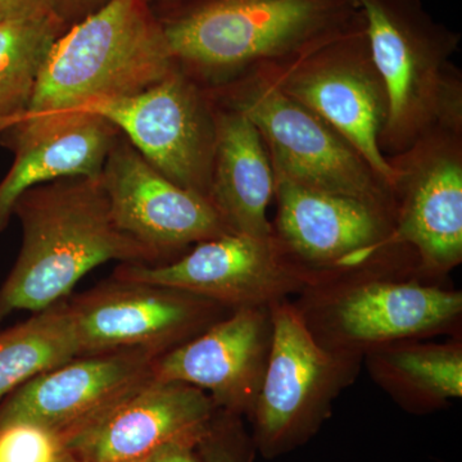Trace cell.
<instances>
[{
	"mask_svg": "<svg viewBox=\"0 0 462 462\" xmlns=\"http://www.w3.org/2000/svg\"><path fill=\"white\" fill-rule=\"evenodd\" d=\"M270 312L272 351L248 420L254 448L272 460L318 433L364 360L324 348L291 300L273 303Z\"/></svg>",
	"mask_w": 462,
	"mask_h": 462,
	"instance_id": "ba28073f",
	"label": "cell"
},
{
	"mask_svg": "<svg viewBox=\"0 0 462 462\" xmlns=\"http://www.w3.org/2000/svg\"><path fill=\"white\" fill-rule=\"evenodd\" d=\"M66 300L0 333V403L35 376L78 357Z\"/></svg>",
	"mask_w": 462,
	"mask_h": 462,
	"instance_id": "44dd1931",
	"label": "cell"
},
{
	"mask_svg": "<svg viewBox=\"0 0 462 462\" xmlns=\"http://www.w3.org/2000/svg\"><path fill=\"white\" fill-rule=\"evenodd\" d=\"M370 53L387 93L380 148L402 153L424 136L462 127V83L454 63L460 35L420 0H357Z\"/></svg>",
	"mask_w": 462,
	"mask_h": 462,
	"instance_id": "277c9868",
	"label": "cell"
},
{
	"mask_svg": "<svg viewBox=\"0 0 462 462\" xmlns=\"http://www.w3.org/2000/svg\"><path fill=\"white\" fill-rule=\"evenodd\" d=\"M176 69L147 0H111L57 39L26 114L11 129L50 123L94 99L142 93Z\"/></svg>",
	"mask_w": 462,
	"mask_h": 462,
	"instance_id": "7a4b0ae2",
	"label": "cell"
},
{
	"mask_svg": "<svg viewBox=\"0 0 462 462\" xmlns=\"http://www.w3.org/2000/svg\"><path fill=\"white\" fill-rule=\"evenodd\" d=\"M374 382L406 411L428 413L462 396V343L409 340L364 357Z\"/></svg>",
	"mask_w": 462,
	"mask_h": 462,
	"instance_id": "ffe728a7",
	"label": "cell"
},
{
	"mask_svg": "<svg viewBox=\"0 0 462 462\" xmlns=\"http://www.w3.org/2000/svg\"><path fill=\"white\" fill-rule=\"evenodd\" d=\"M401 275L360 273L306 289L294 303L324 348L363 360L376 349L439 336L457 327L460 291Z\"/></svg>",
	"mask_w": 462,
	"mask_h": 462,
	"instance_id": "5b68a950",
	"label": "cell"
},
{
	"mask_svg": "<svg viewBox=\"0 0 462 462\" xmlns=\"http://www.w3.org/2000/svg\"><path fill=\"white\" fill-rule=\"evenodd\" d=\"M118 135L107 120L83 111L3 133L0 143L14 152V162L0 181V233L27 190L58 179L98 178Z\"/></svg>",
	"mask_w": 462,
	"mask_h": 462,
	"instance_id": "ac0fdd59",
	"label": "cell"
},
{
	"mask_svg": "<svg viewBox=\"0 0 462 462\" xmlns=\"http://www.w3.org/2000/svg\"><path fill=\"white\" fill-rule=\"evenodd\" d=\"M111 0H57V14L67 27L98 11Z\"/></svg>",
	"mask_w": 462,
	"mask_h": 462,
	"instance_id": "484cf974",
	"label": "cell"
},
{
	"mask_svg": "<svg viewBox=\"0 0 462 462\" xmlns=\"http://www.w3.org/2000/svg\"><path fill=\"white\" fill-rule=\"evenodd\" d=\"M361 18L352 0H199L163 29L179 69L218 88L297 56Z\"/></svg>",
	"mask_w": 462,
	"mask_h": 462,
	"instance_id": "3957f363",
	"label": "cell"
},
{
	"mask_svg": "<svg viewBox=\"0 0 462 462\" xmlns=\"http://www.w3.org/2000/svg\"><path fill=\"white\" fill-rule=\"evenodd\" d=\"M62 440L39 425L16 422L0 428V462H60Z\"/></svg>",
	"mask_w": 462,
	"mask_h": 462,
	"instance_id": "603a6c76",
	"label": "cell"
},
{
	"mask_svg": "<svg viewBox=\"0 0 462 462\" xmlns=\"http://www.w3.org/2000/svg\"><path fill=\"white\" fill-rule=\"evenodd\" d=\"M217 409L206 392L152 379L66 445L85 462H148L167 447L197 448Z\"/></svg>",
	"mask_w": 462,
	"mask_h": 462,
	"instance_id": "e0dca14e",
	"label": "cell"
},
{
	"mask_svg": "<svg viewBox=\"0 0 462 462\" xmlns=\"http://www.w3.org/2000/svg\"><path fill=\"white\" fill-rule=\"evenodd\" d=\"M273 343L269 307L234 310L211 327L161 355L153 378L206 392L218 411L251 416Z\"/></svg>",
	"mask_w": 462,
	"mask_h": 462,
	"instance_id": "2e32d148",
	"label": "cell"
},
{
	"mask_svg": "<svg viewBox=\"0 0 462 462\" xmlns=\"http://www.w3.org/2000/svg\"><path fill=\"white\" fill-rule=\"evenodd\" d=\"M221 105L257 127L273 172L315 189L363 200L396 217L393 191L320 116L291 98L254 67L218 87Z\"/></svg>",
	"mask_w": 462,
	"mask_h": 462,
	"instance_id": "52a82bcc",
	"label": "cell"
},
{
	"mask_svg": "<svg viewBox=\"0 0 462 462\" xmlns=\"http://www.w3.org/2000/svg\"><path fill=\"white\" fill-rule=\"evenodd\" d=\"M149 462V461H148Z\"/></svg>",
	"mask_w": 462,
	"mask_h": 462,
	"instance_id": "1f68e13d",
	"label": "cell"
},
{
	"mask_svg": "<svg viewBox=\"0 0 462 462\" xmlns=\"http://www.w3.org/2000/svg\"><path fill=\"white\" fill-rule=\"evenodd\" d=\"M239 416L216 412L208 433L197 447L202 462H252L254 440L245 433Z\"/></svg>",
	"mask_w": 462,
	"mask_h": 462,
	"instance_id": "cb8c5ba5",
	"label": "cell"
},
{
	"mask_svg": "<svg viewBox=\"0 0 462 462\" xmlns=\"http://www.w3.org/2000/svg\"><path fill=\"white\" fill-rule=\"evenodd\" d=\"M100 182L117 226L161 257L231 234L208 199L169 180L121 134Z\"/></svg>",
	"mask_w": 462,
	"mask_h": 462,
	"instance_id": "9a60e30c",
	"label": "cell"
},
{
	"mask_svg": "<svg viewBox=\"0 0 462 462\" xmlns=\"http://www.w3.org/2000/svg\"><path fill=\"white\" fill-rule=\"evenodd\" d=\"M3 20H5V17H3V14H0V21H3Z\"/></svg>",
	"mask_w": 462,
	"mask_h": 462,
	"instance_id": "f1b7e54d",
	"label": "cell"
},
{
	"mask_svg": "<svg viewBox=\"0 0 462 462\" xmlns=\"http://www.w3.org/2000/svg\"><path fill=\"white\" fill-rule=\"evenodd\" d=\"M66 29L56 16L0 21V135L26 114L42 67Z\"/></svg>",
	"mask_w": 462,
	"mask_h": 462,
	"instance_id": "7402d4cb",
	"label": "cell"
},
{
	"mask_svg": "<svg viewBox=\"0 0 462 462\" xmlns=\"http://www.w3.org/2000/svg\"><path fill=\"white\" fill-rule=\"evenodd\" d=\"M388 160L397 209L387 245L412 249L420 278H442L462 261V127L437 130Z\"/></svg>",
	"mask_w": 462,
	"mask_h": 462,
	"instance_id": "8fae6325",
	"label": "cell"
},
{
	"mask_svg": "<svg viewBox=\"0 0 462 462\" xmlns=\"http://www.w3.org/2000/svg\"><path fill=\"white\" fill-rule=\"evenodd\" d=\"M67 305L79 356L132 349L161 356L231 312L179 289L116 278L67 298Z\"/></svg>",
	"mask_w": 462,
	"mask_h": 462,
	"instance_id": "7c38bea8",
	"label": "cell"
},
{
	"mask_svg": "<svg viewBox=\"0 0 462 462\" xmlns=\"http://www.w3.org/2000/svg\"><path fill=\"white\" fill-rule=\"evenodd\" d=\"M14 215L23 245L0 287V321L66 300L91 270L109 261L153 263L161 256L116 224L98 178L58 179L27 190Z\"/></svg>",
	"mask_w": 462,
	"mask_h": 462,
	"instance_id": "6da1fadb",
	"label": "cell"
},
{
	"mask_svg": "<svg viewBox=\"0 0 462 462\" xmlns=\"http://www.w3.org/2000/svg\"><path fill=\"white\" fill-rule=\"evenodd\" d=\"M0 14L5 18L58 17L57 0H0Z\"/></svg>",
	"mask_w": 462,
	"mask_h": 462,
	"instance_id": "d4e9b609",
	"label": "cell"
},
{
	"mask_svg": "<svg viewBox=\"0 0 462 462\" xmlns=\"http://www.w3.org/2000/svg\"><path fill=\"white\" fill-rule=\"evenodd\" d=\"M352 2L357 3V0H352ZM357 5H358V3H357Z\"/></svg>",
	"mask_w": 462,
	"mask_h": 462,
	"instance_id": "f546056e",
	"label": "cell"
},
{
	"mask_svg": "<svg viewBox=\"0 0 462 462\" xmlns=\"http://www.w3.org/2000/svg\"><path fill=\"white\" fill-rule=\"evenodd\" d=\"M60 462H85V461H83V460H81V458L76 457V456L69 454V452H67V454L65 456H63L62 460H60Z\"/></svg>",
	"mask_w": 462,
	"mask_h": 462,
	"instance_id": "83f0119b",
	"label": "cell"
},
{
	"mask_svg": "<svg viewBox=\"0 0 462 462\" xmlns=\"http://www.w3.org/2000/svg\"><path fill=\"white\" fill-rule=\"evenodd\" d=\"M147 2H151V0H147Z\"/></svg>",
	"mask_w": 462,
	"mask_h": 462,
	"instance_id": "4dcf8cb0",
	"label": "cell"
},
{
	"mask_svg": "<svg viewBox=\"0 0 462 462\" xmlns=\"http://www.w3.org/2000/svg\"><path fill=\"white\" fill-rule=\"evenodd\" d=\"M215 125L209 202L231 233L272 238L275 175L263 136L245 115L224 105L215 106Z\"/></svg>",
	"mask_w": 462,
	"mask_h": 462,
	"instance_id": "d6986e66",
	"label": "cell"
},
{
	"mask_svg": "<svg viewBox=\"0 0 462 462\" xmlns=\"http://www.w3.org/2000/svg\"><path fill=\"white\" fill-rule=\"evenodd\" d=\"M160 356L141 349L78 356L35 376L0 403V428L39 425L63 446L153 379Z\"/></svg>",
	"mask_w": 462,
	"mask_h": 462,
	"instance_id": "4fadbf2b",
	"label": "cell"
},
{
	"mask_svg": "<svg viewBox=\"0 0 462 462\" xmlns=\"http://www.w3.org/2000/svg\"><path fill=\"white\" fill-rule=\"evenodd\" d=\"M275 175L272 236L307 289L360 275L397 272L407 247L389 248L394 218L372 205Z\"/></svg>",
	"mask_w": 462,
	"mask_h": 462,
	"instance_id": "8992f818",
	"label": "cell"
},
{
	"mask_svg": "<svg viewBox=\"0 0 462 462\" xmlns=\"http://www.w3.org/2000/svg\"><path fill=\"white\" fill-rule=\"evenodd\" d=\"M114 278L179 289L229 311L269 307L307 289L282 260L273 236L233 233L200 242L171 263H124Z\"/></svg>",
	"mask_w": 462,
	"mask_h": 462,
	"instance_id": "5bb4252c",
	"label": "cell"
},
{
	"mask_svg": "<svg viewBox=\"0 0 462 462\" xmlns=\"http://www.w3.org/2000/svg\"><path fill=\"white\" fill-rule=\"evenodd\" d=\"M149 462H202L197 448L190 447H167L158 452Z\"/></svg>",
	"mask_w": 462,
	"mask_h": 462,
	"instance_id": "4316f807",
	"label": "cell"
},
{
	"mask_svg": "<svg viewBox=\"0 0 462 462\" xmlns=\"http://www.w3.org/2000/svg\"><path fill=\"white\" fill-rule=\"evenodd\" d=\"M257 67L339 133L393 191L397 171L380 148L387 93L370 53L364 16L297 56Z\"/></svg>",
	"mask_w": 462,
	"mask_h": 462,
	"instance_id": "9c48e42d",
	"label": "cell"
},
{
	"mask_svg": "<svg viewBox=\"0 0 462 462\" xmlns=\"http://www.w3.org/2000/svg\"><path fill=\"white\" fill-rule=\"evenodd\" d=\"M79 111L107 120L169 180L208 199L215 105L180 69L142 93L94 99Z\"/></svg>",
	"mask_w": 462,
	"mask_h": 462,
	"instance_id": "30bf717a",
	"label": "cell"
}]
</instances>
